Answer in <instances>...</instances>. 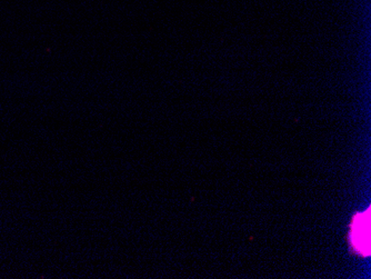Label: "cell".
Here are the masks:
<instances>
[{
    "instance_id": "6da1fadb",
    "label": "cell",
    "mask_w": 371,
    "mask_h": 279,
    "mask_svg": "<svg viewBox=\"0 0 371 279\" xmlns=\"http://www.w3.org/2000/svg\"><path fill=\"white\" fill-rule=\"evenodd\" d=\"M352 244L362 255L370 253V210L354 218L352 225Z\"/></svg>"
}]
</instances>
